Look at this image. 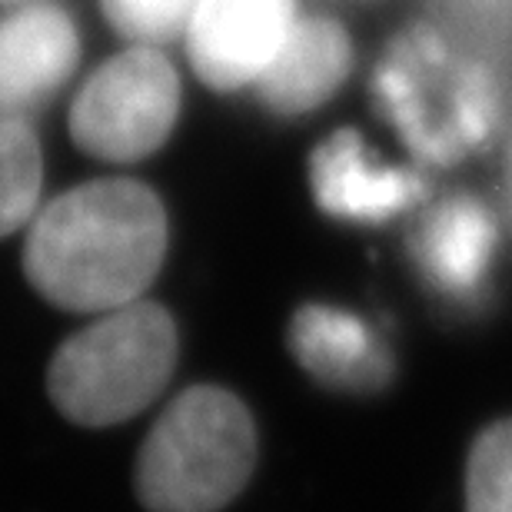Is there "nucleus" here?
<instances>
[{
    "label": "nucleus",
    "instance_id": "15",
    "mask_svg": "<svg viewBox=\"0 0 512 512\" xmlns=\"http://www.w3.org/2000/svg\"><path fill=\"white\" fill-rule=\"evenodd\" d=\"M17 4H27V0H0V10H4V7H17Z\"/></svg>",
    "mask_w": 512,
    "mask_h": 512
},
{
    "label": "nucleus",
    "instance_id": "1",
    "mask_svg": "<svg viewBox=\"0 0 512 512\" xmlns=\"http://www.w3.org/2000/svg\"><path fill=\"white\" fill-rule=\"evenodd\" d=\"M167 253V213L137 180H94L67 190L34 220L24 273L47 303L107 313L133 303Z\"/></svg>",
    "mask_w": 512,
    "mask_h": 512
},
{
    "label": "nucleus",
    "instance_id": "4",
    "mask_svg": "<svg viewBox=\"0 0 512 512\" xmlns=\"http://www.w3.org/2000/svg\"><path fill=\"white\" fill-rule=\"evenodd\" d=\"M177 366V326L157 303L107 310L60 346L47 393L70 423L117 426L147 409Z\"/></svg>",
    "mask_w": 512,
    "mask_h": 512
},
{
    "label": "nucleus",
    "instance_id": "10",
    "mask_svg": "<svg viewBox=\"0 0 512 512\" xmlns=\"http://www.w3.org/2000/svg\"><path fill=\"white\" fill-rule=\"evenodd\" d=\"M290 350L316 383L340 393H376L393 380V356L360 316L306 303L290 323Z\"/></svg>",
    "mask_w": 512,
    "mask_h": 512
},
{
    "label": "nucleus",
    "instance_id": "2",
    "mask_svg": "<svg viewBox=\"0 0 512 512\" xmlns=\"http://www.w3.org/2000/svg\"><path fill=\"white\" fill-rule=\"evenodd\" d=\"M373 100L426 163H453L483 143L503 107L493 70L433 24L389 37L373 67Z\"/></svg>",
    "mask_w": 512,
    "mask_h": 512
},
{
    "label": "nucleus",
    "instance_id": "6",
    "mask_svg": "<svg viewBox=\"0 0 512 512\" xmlns=\"http://www.w3.org/2000/svg\"><path fill=\"white\" fill-rule=\"evenodd\" d=\"M300 17V0H197L180 44L203 87L256 90Z\"/></svg>",
    "mask_w": 512,
    "mask_h": 512
},
{
    "label": "nucleus",
    "instance_id": "12",
    "mask_svg": "<svg viewBox=\"0 0 512 512\" xmlns=\"http://www.w3.org/2000/svg\"><path fill=\"white\" fill-rule=\"evenodd\" d=\"M44 180V157L30 120H0V237L30 220Z\"/></svg>",
    "mask_w": 512,
    "mask_h": 512
},
{
    "label": "nucleus",
    "instance_id": "8",
    "mask_svg": "<svg viewBox=\"0 0 512 512\" xmlns=\"http://www.w3.org/2000/svg\"><path fill=\"white\" fill-rule=\"evenodd\" d=\"M356 67L350 27L333 14H303L256 84V97L280 117H303L340 94Z\"/></svg>",
    "mask_w": 512,
    "mask_h": 512
},
{
    "label": "nucleus",
    "instance_id": "13",
    "mask_svg": "<svg viewBox=\"0 0 512 512\" xmlns=\"http://www.w3.org/2000/svg\"><path fill=\"white\" fill-rule=\"evenodd\" d=\"M466 512H512V419L493 423L466 463Z\"/></svg>",
    "mask_w": 512,
    "mask_h": 512
},
{
    "label": "nucleus",
    "instance_id": "11",
    "mask_svg": "<svg viewBox=\"0 0 512 512\" xmlns=\"http://www.w3.org/2000/svg\"><path fill=\"white\" fill-rule=\"evenodd\" d=\"M496 220L473 197L443 200L426 213L413 237V256L426 283L453 300H473L483 290L496 253Z\"/></svg>",
    "mask_w": 512,
    "mask_h": 512
},
{
    "label": "nucleus",
    "instance_id": "5",
    "mask_svg": "<svg viewBox=\"0 0 512 512\" xmlns=\"http://www.w3.org/2000/svg\"><path fill=\"white\" fill-rule=\"evenodd\" d=\"M183 107V77L157 44H124L97 64L70 104V137L87 157L137 163L170 140Z\"/></svg>",
    "mask_w": 512,
    "mask_h": 512
},
{
    "label": "nucleus",
    "instance_id": "9",
    "mask_svg": "<svg viewBox=\"0 0 512 512\" xmlns=\"http://www.w3.org/2000/svg\"><path fill=\"white\" fill-rule=\"evenodd\" d=\"M313 200L323 213L353 223H383L423 197V183L386 167L356 130H340L313 150Z\"/></svg>",
    "mask_w": 512,
    "mask_h": 512
},
{
    "label": "nucleus",
    "instance_id": "14",
    "mask_svg": "<svg viewBox=\"0 0 512 512\" xmlns=\"http://www.w3.org/2000/svg\"><path fill=\"white\" fill-rule=\"evenodd\" d=\"M104 24L124 44L167 47L183 37L197 0H94Z\"/></svg>",
    "mask_w": 512,
    "mask_h": 512
},
{
    "label": "nucleus",
    "instance_id": "7",
    "mask_svg": "<svg viewBox=\"0 0 512 512\" xmlns=\"http://www.w3.org/2000/svg\"><path fill=\"white\" fill-rule=\"evenodd\" d=\"M84 30L64 0H27L0 10V120H34L74 80Z\"/></svg>",
    "mask_w": 512,
    "mask_h": 512
},
{
    "label": "nucleus",
    "instance_id": "3",
    "mask_svg": "<svg viewBox=\"0 0 512 512\" xmlns=\"http://www.w3.org/2000/svg\"><path fill=\"white\" fill-rule=\"evenodd\" d=\"M256 466V426L243 399L193 386L163 409L137 459V496L147 512H220Z\"/></svg>",
    "mask_w": 512,
    "mask_h": 512
}]
</instances>
